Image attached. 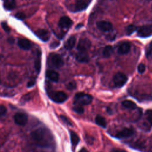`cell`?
Returning <instances> with one entry per match:
<instances>
[{"label": "cell", "instance_id": "cell-1", "mask_svg": "<svg viewBox=\"0 0 152 152\" xmlns=\"http://www.w3.org/2000/svg\"><path fill=\"white\" fill-rule=\"evenodd\" d=\"M46 135H48V131L42 128H38L31 133V138L43 147L50 145V143L45 139Z\"/></svg>", "mask_w": 152, "mask_h": 152}, {"label": "cell", "instance_id": "cell-2", "mask_svg": "<svg viewBox=\"0 0 152 152\" xmlns=\"http://www.w3.org/2000/svg\"><path fill=\"white\" fill-rule=\"evenodd\" d=\"M93 100L91 95L84 93H77L74 97V103L79 105H87L90 104Z\"/></svg>", "mask_w": 152, "mask_h": 152}, {"label": "cell", "instance_id": "cell-3", "mask_svg": "<svg viewBox=\"0 0 152 152\" xmlns=\"http://www.w3.org/2000/svg\"><path fill=\"white\" fill-rule=\"evenodd\" d=\"M48 64L55 68H60L64 65V61L61 55L56 53H51L48 58Z\"/></svg>", "mask_w": 152, "mask_h": 152}, {"label": "cell", "instance_id": "cell-4", "mask_svg": "<svg viewBox=\"0 0 152 152\" xmlns=\"http://www.w3.org/2000/svg\"><path fill=\"white\" fill-rule=\"evenodd\" d=\"M49 97L53 102L58 103H63L68 99V96L61 91H52L49 94Z\"/></svg>", "mask_w": 152, "mask_h": 152}, {"label": "cell", "instance_id": "cell-5", "mask_svg": "<svg viewBox=\"0 0 152 152\" xmlns=\"http://www.w3.org/2000/svg\"><path fill=\"white\" fill-rule=\"evenodd\" d=\"M127 77L122 72H117L113 78V81L116 87L119 88L124 86L127 82Z\"/></svg>", "mask_w": 152, "mask_h": 152}, {"label": "cell", "instance_id": "cell-6", "mask_svg": "<svg viewBox=\"0 0 152 152\" xmlns=\"http://www.w3.org/2000/svg\"><path fill=\"white\" fill-rule=\"evenodd\" d=\"M138 35L141 37H145L152 34V26L150 25H145L137 28Z\"/></svg>", "mask_w": 152, "mask_h": 152}, {"label": "cell", "instance_id": "cell-7", "mask_svg": "<svg viewBox=\"0 0 152 152\" xmlns=\"http://www.w3.org/2000/svg\"><path fill=\"white\" fill-rule=\"evenodd\" d=\"M14 120L16 124L23 126L27 122L28 117L26 113L18 112L14 115Z\"/></svg>", "mask_w": 152, "mask_h": 152}, {"label": "cell", "instance_id": "cell-8", "mask_svg": "<svg viewBox=\"0 0 152 152\" xmlns=\"http://www.w3.org/2000/svg\"><path fill=\"white\" fill-rule=\"evenodd\" d=\"M134 134V130L131 128H124L116 134L118 138H126L131 137Z\"/></svg>", "mask_w": 152, "mask_h": 152}, {"label": "cell", "instance_id": "cell-9", "mask_svg": "<svg viewBox=\"0 0 152 152\" xmlns=\"http://www.w3.org/2000/svg\"><path fill=\"white\" fill-rule=\"evenodd\" d=\"M91 45V42L88 39H81L80 40L77 45V49L80 52H86L90 48Z\"/></svg>", "mask_w": 152, "mask_h": 152}, {"label": "cell", "instance_id": "cell-10", "mask_svg": "<svg viewBox=\"0 0 152 152\" xmlns=\"http://www.w3.org/2000/svg\"><path fill=\"white\" fill-rule=\"evenodd\" d=\"M97 27L99 29L103 31H109L112 29V24L106 21H100L97 23Z\"/></svg>", "mask_w": 152, "mask_h": 152}, {"label": "cell", "instance_id": "cell-11", "mask_svg": "<svg viewBox=\"0 0 152 152\" xmlns=\"http://www.w3.org/2000/svg\"><path fill=\"white\" fill-rule=\"evenodd\" d=\"M35 34L43 42H47L50 37V34L45 29H38L35 31Z\"/></svg>", "mask_w": 152, "mask_h": 152}, {"label": "cell", "instance_id": "cell-12", "mask_svg": "<svg viewBox=\"0 0 152 152\" xmlns=\"http://www.w3.org/2000/svg\"><path fill=\"white\" fill-rule=\"evenodd\" d=\"M72 24V20L66 16H64L62 17L58 23V25L60 27L63 28H69Z\"/></svg>", "mask_w": 152, "mask_h": 152}, {"label": "cell", "instance_id": "cell-13", "mask_svg": "<svg viewBox=\"0 0 152 152\" xmlns=\"http://www.w3.org/2000/svg\"><path fill=\"white\" fill-rule=\"evenodd\" d=\"M18 46L23 50H28L31 46L30 42L26 39H20L17 42Z\"/></svg>", "mask_w": 152, "mask_h": 152}, {"label": "cell", "instance_id": "cell-14", "mask_svg": "<svg viewBox=\"0 0 152 152\" xmlns=\"http://www.w3.org/2000/svg\"><path fill=\"white\" fill-rule=\"evenodd\" d=\"M131 49L129 43L125 42L123 43L118 48V53L120 55H125L127 54Z\"/></svg>", "mask_w": 152, "mask_h": 152}, {"label": "cell", "instance_id": "cell-15", "mask_svg": "<svg viewBox=\"0 0 152 152\" xmlns=\"http://www.w3.org/2000/svg\"><path fill=\"white\" fill-rule=\"evenodd\" d=\"M46 76L48 78L53 82H58L59 80V74L53 70H48L46 72Z\"/></svg>", "mask_w": 152, "mask_h": 152}, {"label": "cell", "instance_id": "cell-16", "mask_svg": "<svg viewBox=\"0 0 152 152\" xmlns=\"http://www.w3.org/2000/svg\"><path fill=\"white\" fill-rule=\"evenodd\" d=\"M76 59L79 62H87L89 61V56L86 52L79 51L77 54Z\"/></svg>", "mask_w": 152, "mask_h": 152}, {"label": "cell", "instance_id": "cell-17", "mask_svg": "<svg viewBox=\"0 0 152 152\" xmlns=\"http://www.w3.org/2000/svg\"><path fill=\"white\" fill-rule=\"evenodd\" d=\"M76 42V38L74 36H71L64 43V48L66 50H70L73 48Z\"/></svg>", "mask_w": 152, "mask_h": 152}, {"label": "cell", "instance_id": "cell-18", "mask_svg": "<svg viewBox=\"0 0 152 152\" xmlns=\"http://www.w3.org/2000/svg\"><path fill=\"white\" fill-rule=\"evenodd\" d=\"M70 138L71 144L73 146H76L80 142V138L78 135L73 131H70Z\"/></svg>", "mask_w": 152, "mask_h": 152}, {"label": "cell", "instance_id": "cell-19", "mask_svg": "<svg viewBox=\"0 0 152 152\" xmlns=\"http://www.w3.org/2000/svg\"><path fill=\"white\" fill-rule=\"evenodd\" d=\"M87 3L83 0L78 1L75 4V8L77 11H82L85 10L87 7Z\"/></svg>", "mask_w": 152, "mask_h": 152}, {"label": "cell", "instance_id": "cell-20", "mask_svg": "<svg viewBox=\"0 0 152 152\" xmlns=\"http://www.w3.org/2000/svg\"><path fill=\"white\" fill-rule=\"evenodd\" d=\"M122 104L124 107L129 109H135L137 107L136 104L134 102L129 100H124L122 102Z\"/></svg>", "mask_w": 152, "mask_h": 152}, {"label": "cell", "instance_id": "cell-21", "mask_svg": "<svg viewBox=\"0 0 152 152\" xmlns=\"http://www.w3.org/2000/svg\"><path fill=\"white\" fill-rule=\"evenodd\" d=\"M4 7L7 10H12L15 7V1L5 0L4 2Z\"/></svg>", "mask_w": 152, "mask_h": 152}, {"label": "cell", "instance_id": "cell-22", "mask_svg": "<svg viewBox=\"0 0 152 152\" xmlns=\"http://www.w3.org/2000/svg\"><path fill=\"white\" fill-rule=\"evenodd\" d=\"M40 52L39 50L37 51V56L34 62V66L36 71L39 73L41 68V61H40Z\"/></svg>", "mask_w": 152, "mask_h": 152}, {"label": "cell", "instance_id": "cell-23", "mask_svg": "<svg viewBox=\"0 0 152 152\" xmlns=\"http://www.w3.org/2000/svg\"><path fill=\"white\" fill-rule=\"evenodd\" d=\"M96 123L102 128H106V119L100 115H97L95 118Z\"/></svg>", "mask_w": 152, "mask_h": 152}, {"label": "cell", "instance_id": "cell-24", "mask_svg": "<svg viewBox=\"0 0 152 152\" xmlns=\"http://www.w3.org/2000/svg\"><path fill=\"white\" fill-rule=\"evenodd\" d=\"M113 48L111 46H106L104 48L103 50V55L106 58H108L111 56V55L113 53Z\"/></svg>", "mask_w": 152, "mask_h": 152}, {"label": "cell", "instance_id": "cell-25", "mask_svg": "<svg viewBox=\"0 0 152 152\" xmlns=\"http://www.w3.org/2000/svg\"><path fill=\"white\" fill-rule=\"evenodd\" d=\"M137 27L135 25L131 24L129 25L126 28V33L128 35L131 34L133 32H134L137 30Z\"/></svg>", "mask_w": 152, "mask_h": 152}, {"label": "cell", "instance_id": "cell-26", "mask_svg": "<svg viewBox=\"0 0 152 152\" xmlns=\"http://www.w3.org/2000/svg\"><path fill=\"white\" fill-rule=\"evenodd\" d=\"M73 110L78 114H81L84 113V109L81 105L75 104V105L73 107Z\"/></svg>", "mask_w": 152, "mask_h": 152}, {"label": "cell", "instance_id": "cell-27", "mask_svg": "<svg viewBox=\"0 0 152 152\" xmlns=\"http://www.w3.org/2000/svg\"><path fill=\"white\" fill-rule=\"evenodd\" d=\"M60 118H61V120H62L65 124H66V125H69V126L72 125V122H71V121H70L66 116H64V115H61V116H60Z\"/></svg>", "mask_w": 152, "mask_h": 152}, {"label": "cell", "instance_id": "cell-28", "mask_svg": "<svg viewBox=\"0 0 152 152\" xmlns=\"http://www.w3.org/2000/svg\"><path fill=\"white\" fill-rule=\"evenodd\" d=\"M146 118L148 120V121L152 125V110H147L146 111Z\"/></svg>", "mask_w": 152, "mask_h": 152}, {"label": "cell", "instance_id": "cell-29", "mask_svg": "<svg viewBox=\"0 0 152 152\" xmlns=\"http://www.w3.org/2000/svg\"><path fill=\"white\" fill-rule=\"evenodd\" d=\"M66 87L68 90H73L76 88V83L75 81H70L66 85Z\"/></svg>", "mask_w": 152, "mask_h": 152}, {"label": "cell", "instance_id": "cell-30", "mask_svg": "<svg viewBox=\"0 0 152 152\" xmlns=\"http://www.w3.org/2000/svg\"><path fill=\"white\" fill-rule=\"evenodd\" d=\"M137 69H138V72L140 74H142L143 72H144V71L145 70V65L142 64V63L138 65V66Z\"/></svg>", "mask_w": 152, "mask_h": 152}, {"label": "cell", "instance_id": "cell-31", "mask_svg": "<svg viewBox=\"0 0 152 152\" xmlns=\"http://www.w3.org/2000/svg\"><path fill=\"white\" fill-rule=\"evenodd\" d=\"M15 17L18 18V19H20V20H23V19H24L25 17H26V15H25V14L22 12H17L15 15Z\"/></svg>", "mask_w": 152, "mask_h": 152}, {"label": "cell", "instance_id": "cell-32", "mask_svg": "<svg viewBox=\"0 0 152 152\" xmlns=\"http://www.w3.org/2000/svg\"><path fill=\"white\" fill-rule=\"evenodd\" d=\"M7 113V108L4 105H0V116H4Z\"/></svg>", "mask_w": 152, "mask_h": 152}, {"label": "cell", "instance_id": "cell-33", "mask_svg": "<svg viewBox=\"0 0 152 152\" xmlns=\"http://www.w3.org/2000/svg\"><path fill=\"white\" fill-rule=\"evenodd\" d=\"M2 27L3 28V29L5 31H6L7 33H10L11 31V29L10 28V27L6 23H2Z\"/></svg>", "mask_w": 152, "mask_h": 152}, {"label": "cell", "instance_id": "cell-34", "mask_svg": "<svg viewBox=\"0 0 152 152\" xmlns=\"http://www.w3.org/2000/svg\"><path fill=\"white\" fill-rule=\"evenodd\" d=\"M34 84H35V81H33V80L30 81H28V83H27V87H28V88L31 87H33Z\"/></svg>", "mask_w": 152, "mask_h": 152}, {"label": "cell", "instance_id": "cell-35", "mask_svg": "<svg viewBox=\"0 0 152 152\" xmlns=\"http://www.w3.org/2000/svg\"><path fill=\"white\" fill-rule=\"evenodd\" d=\"M111 152H126L125 150L122 149H113Z\"/></svg>", "mask_w": 152, "mask_h": 152}, {"label": "cell", "instance_id": "cell-36", "mask_svg": "<svg viewBox=\"0 0 152 152\" xmlns=\"http://www.w3.org/2000/svg\"><path fill=\"white\" fill-rule=\"evenodd\" d=\"M58 45H59V43H58V42H55V43H52V44L50 45V47H51V48H55L57 47Z\"/></svg>", "mask_w": 152, "mask_h": 152}, {"label": "cell", "instance_id": "cell-37", "mask_svg": "<svg viewBox=\"0 0 152 152\" xmlns=\"http://www.w3.org/2000/svg\"><path fill=\"white\" fill-rule=\"evenodd\" d=\"M79 152H88V151H87V150L85 148H83L81 150H80V151Z\"/></svg>", "mask_w": 152, "mask_h": 152}, {"label": "cell", "instance_id": "cell-38", "mask_svg": "<svg viewBox=\"0 0 152 152\" xmlns=\"http://www.w3.org/2000/svg\"><path fill=\"white\" fill-rule=\"evenodd\" d=\"M152 50V43L150 45V49H149V52Z\"/></svg>", "mask_w": 152, "mask_h": 152}]
</instances>
